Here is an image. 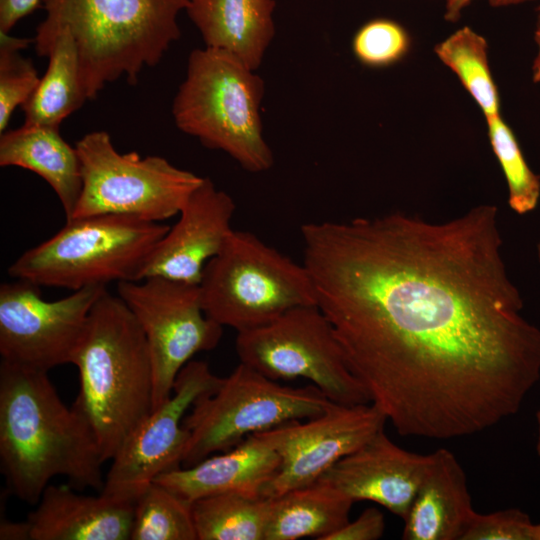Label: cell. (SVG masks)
<instances>
[{"label":"cell","mask_w":540,"mask_h":540,"mask_svg":"<svg viewBox=\"0 0 540 540\" xmlns=\"http://www.w3.org/2000/svg\"><path fill=\"white\" fill-rule=\"evenodd\" d=\"M199 289L204 313L237 333L265 325L292 308L316 305L304 264L247 231L233 230L206 264Z\"/></svg>","instance_id":"cell-7"},{"label":"cell","mask_w":540,"mask_h":540,"mask_svg":"<svg viewBox=\"0 0 540 540\" xmlns=\"http://www.w3.org/2000/svg\"><path fill=\"white\" fill-rule=\"evenodd\" d=\"M117 293L148 342L155 410L169 399L179 372L193 356L219 344L223 326L204 313L199 284L150 276L118 283Z\"/></svg>","instance_id":"cell-11"},{"label":"cell","mask_w":540,"mask_h":540,"mask_svg":"<svg viewBox=\"0 0 540 540\" xmlns=\"http://www.w3.org/2000/svg\"><path fill=\"white\" fill-rule=\"evenodd\" d=\"M498 208L445 222L392 212L301 226L316 305L399 435L449 440L521 408L540 329L502 255Z\"/></svg>","instance_id":"cell-1"},{"label":"cell","mask_w":540,"mask_h":540,"mask_svg":"<svg viewBox=\"0 0 540 540\" xmlns=\"http://www.w3.org/2000/svg\"><path fill=\"white\" fill-rule=\"evenodd\" d=\"M274 0H189L185 9L206 47L259 67L274 35Z\"/></svg>","instance_id":"cell-20"},{"label":"cell","mask_w":540,"mask_h":540,"mask_svg":"<svg viewBox=\"0 0 540 540\" xmlns=\"http://www.w3.org/2000/svg\"><path fill=\"white\" fill-rule=\"evenodd\" d=\"M534 43L536 47V53L532 62L531 72L532 80L534 83H540V25H536L534 31Z\"/></svg>","instance_id":"cell-35"},{"label":"cell","mask_w":540,"mask_h":540,"mask_svg":"<svg viewBox=\"0 0 540 540\" xmlns=\"http://www.w3.org/2000/svg\"><path fill=\"white\" fill-rule=\"evenodd\" d=\"M434 53L456 75L485 118L501 114L488 43L481 34L471 27H461L440 41Z\"/></svg>","instance_id":"cell-25"},{"label":"cell","mask_w":540,"mask_h":540,"mask_svg":"<svg viewBox=\"0 0 540 540\" xmlns=\"http://www.w3.org/2000/svg\"><path fill=\"white\" fill-rule=\"evenodd\" d=\"M474 0H445L444 18L448 22H456L461 17L462 12L473 2ZM540 0H488L489 4L493 7H509L521 5L529 2Z\"/></svg>","instance_id":"cell-33"},{"label":"cell","mask_w":540,"mask_h":540,"mask_svg":"<svg viewBox=\"0 0 540 540\" xmlns=\"http://www.w3.org/2000/svg\"><path fill=\"white\" fill-rule=\"evenodd\" d=\"M410 45L404 27L389 19L367 22L356 32L352 42L357 59L370 67H385L400 61Z\"/></svg>","instance_id":"cell-29"},{"label":"cell","mask_w":540,"mask_h":540,"mask_svg":"<svg viewBox=\"0 0 540 540\" xmlns=\"http://www.w3.org/2000/svg\"><path fill=\"white\" fill-rule=\"evenodd\" d=\"M40 3L42 0H0V31L9 33L19 20Z\"/></svg>","instance_id":"cell-32"},{"label":"cell","mask_w":540,"mask_h":540,"mask_svg":"<svg viewBox=\"0 0 540 540\" xmlns=\"http://www.w3.org/2000/svg\"><path fill=\"white\" fill-rule=\"evenodd\" d=\"M536 252H537V259L540 266V242L536 246Z\"/></svg>","instance_id":"cell-39"},{"label":"cell","mask_w":540,"mask_h":540,"mask_svg":"<svg viewBox=\"0 0 540 540\" xmlns=\"http://www.w3.org/2000/svg\"><path fill=\"white\" fill-rule=\"evenodd\" d=\"M384 531V514L375 507H369L357 519L348 521L325 540H377Z\"/></svg>","instance_id":"cell-31"},{"label":"cell","mask_w":540,"mask_h":540,"mask_svg":"<svg viewBox=\"0 0 540 540\" xmlns=\"http://www.w3.org/2000/svg\"><path fill=\"white\" fill-rule=\"evenodd\" d=\"M270 498L227 492L191 502L197 540H265Z\"/></svg>","instance_id":"cell-24"},{"label":"cell","mask_w":540,"mask_h":540,"mask_svg":"<svg viewBox=\"0 0 540 540\" xmlns=\"http://www.w3.org/2000/svg\"><path fill=\"white\" fill-rule=\"evenodd\" d=\"M130 540H197L191 503L151 482L134 501Z\"/></svg>","instance_id":"cell-26"},{"label":"cell","mask_w":540,"mask_h":540,"mask_svg":"<svg viewBox=\"0 0 540 540\" xmlns=\"http://www.w3.org/2000/svg\"><path fill=\"white\" fill-rule=\"evenodd\" d=\"M332 404L313 384L281 385L240 362L216 390L200 395L185 415L189 439L182 465L193 466L227 451L249 435L319 416Z\"/></svg>","instance_id":"cell-8"},{"label":"cell","mask_w":540,"mask_h":540,"mask_svg":"<svg viewBox=\"0 0 540 540\" xmlns=\"http://www.w3.org/2000/svg\"><path fill=\"white\" fill-rule=\"evenodd\" d=\"M105 463L85 416L59 397L48 372L0 365V467L9 491L36 505L49 481L101 492Z\"/></svg>","instance_id":"cell-2"},{"label":"cell","mask_w":540,"mask_h":540,"mask_svg":"<svg viewBox=\"0 0 540 540\" xmlns=\"http://www.w3.org/2000/svg\"><path fill=\"white\" fill-rule=\"evenodd\" d=\"M72 364L80 389L73 406L90 423L104 461L153 411V367L137 319L108 290L93 305Z\"/></svg>","instance_id":"cell-4"},{"label":"cell","mask_w":540,"mask_h":540,"mask_svg":"<svg viewBox=\"0 0 540 540\" xmlns=\"http://www.w3.org/2000/svg\"><path fill=\"white\" fill-rule=\"evenodd\" d=\"M431 461L432 453L407 451L383 429L336 462L316 482L337 489L353 502H375L404 520Z\"/></svg>","instance_id":"cell-16"},{"label":"cell","mask_w":540,"mask_h":540,"mask_svg":"<svg viewBox=\"0 0 540 540\" xmlns=\"http://www.w3.org/2000/svg\"><path fill=\"white\" fill-rule=\"evenodd\" d=\"M60 128L25 124L0 137V166H16L43 178L56 193L66 220L82 190L79 156L61 136Z\"/></svg>","instance_id":"cell-21"},{"label":"cell","mask_w":540,"mask_h":540,"mask_svg":"<svg viewBox=\"0 0 540 540\" xmlns=\"http://www.w3.org/2000/svg\"><path fill=\"white\" fill-rule=\"evenodd\" d=\"M533 525L529 515L516 508L476 512L462 540H532Z\"/></svg>","instance_id":"cell-30"},{"label":"cell","mask_w":540,"mask_h":540,"mask_svg":"<svg viewBox=\"0 0 540 540\" xmlns=\"http://www.w3.org/2000/svg\"><path fill=\"white\" fill-rule=\"evenodd\" d=\"M253 71L224 50H193L172 114L176 126L204 146L224 151L250 172H263L273 155L259 112L264 85Z\"/></svg>","instance_id":"cell-5"},{"label":"cell","mask_w":540,"mask_h":540,"mask_svg":"<svg viewBox=\"0 0 540 540\" xmlns=\"http://www.w3.org/2000/svg\"><path fill=\"white\" fill-rule=\"evenodd\" d=\"M134 503L49 484L27 516L30 540H128Z\"/></svg>","instance_id":"cell-17"},{"label":"cell","mask_w":540,"mask_h":540,"mask_svg":"<svg viewBox=\"0 0 540 540\" xmlns=\"http://www.w3.org/2000/svg\"><path fill=\"white\" fill-rule=\"evenodd\" d=\"M536 421H537V441H536V452L540 457V405L536 412Z\"/></svg>","instance_id":"cell-36"},{"label":"cell","mask_w":540,"mask_h":540,"mask_svg":"<svg viewBox=\"0 0 540 540\" xmlns=\"http://www.w3.org/2000/svg\"><path fill=\"white\" fill-rule=\"evenodd\" d=\"M532 540H540V523L533 525Z\"/></svg>","instance_id":"cell-37"},{"label":"cell","mask_w":540,"mask_h":540,"mask_svg":"<svg viewBox=\"0 0 540 540\" xmlns=\"http://www.w3.org/2000/svg\"><path fill=\"white\" fill-rule=\"evenodd\" d=\"M280 464L273 447L259 434H252L222 454L165 472L154 481L190 503L227 492L262 497L263 489L275 477Z\"/></svg>","instance_id":"cell-18"},{"label":"cell","mask_w":540,"mask_h":540,"mask_svg":"<svg viewBox=\"0 0 540 540\" xmlns=\"http://www.w3.org/2000/svg\"><path fill=\"white\" fill-rule=\"evenodd\" d=\"M300 421L256 433L273 447L281 460L262 497L274 498L315 483L336 462L383 430L387 419L372 403L333 402L323 414Z\"/></svg>","instance_id":"cell-14"},{"label":"cell","mask_w":540,"mask_h":540,"mask_svg":"<svg viewBox=\"0 0 540 540\" xmlns=\"http://www.w3.org/2000/svg\"><path fill=\"white\" fill-rule=\"evenodd\" d=\"M75 148L82 190L70 219L119 214L162 222L179 214L203 180L160 156L121 154L105 131L85 134Z\"/></svg>","instance_id":"cell-9"},{"label":"cell","mask_w":540,"mask_h":540,"mask_svg":"<svg viewBox=\"0 0 540 540\" xmlns=\"http://www.w3.org/2000/svg\"><path fill=\"white\" fill-rule=\"evenodd\" d=\"M353 503L320 482L289 490L270 498L265 540H325L349 521Z\"/></svg>","instance_id":"cell-22"},{"label":"cell","mask_w":540,"mask_h":540,"mask_svg":"<svg viewBox=\"0 0 540 540\" xmlns=\"http://www.w3.org/2000/svg\"><path fill=\"white\" fill-rule=\"evenodd\" d=\"M475 513L461 464L451 451L438 449L403 520L402 538L462 540Z\"/></svg>","instance_id":"cell-19"},{"label":"cell","mask_w":540,"mask_h":540,"mask_svg":"<svg viewBox=\"0 0 540 540\" xmlns=\"http://www.w3.org/2000/svg\"><path fill=\"white\" fill-rule=\"evenodd\" d=\"M45 56L49 59L46 73L22 106L24 123L60 128L88 100L81 84L78 51L67 28L53 35Z\"/></svg>","instance_id":"cell-23"},{"label":"cell","mask_w":540,"mask_h":540,"mask_svg":"<svg viewBox=\"0 0 540 540\" xmlns=\"http://www.w3.org/2000/svg\"><path fill=\"white\" fill-rule=\"evenodd\" d=\"M1 540H30V527L27 520L12 522L5 520L0 525Z\"/></svg>","instance_id":"cell-34"},{"label":"cell","mask_w":540,"mask_h":540,"mask_svg":"<svg viewBox=\"0 0 540 540\" xmlns=\"http://www.w3.org/2000/svg\"><path fill=\"white\" fill-rule=\"evenodd\" d=\"M233 199L215 187L209 178L192 192L170 227L147 260L141 280L161 276L175 281L199 284L203 270L233 232Z\"/></svg>","instance_id":"cell-15"},{"label":"cell","mask_w":540,"mask_h":540,"mask_svg":"<svg viewBox=\"0 0 540 540\" xmlns=\"http://www.w3.org/2000/svg\"><path fill=\"white\" fill-rule=\"evenodd\" d=\"M45 19L33 39L45 56L53 35L67 28L74 39L88 99L122 76L134 85L158 64L180 35L177 22L189 0H42Z\"/></svg>","instance_id":"cell-3"},{"label":"cell","mask_w":540,"mask_h":540,"mask_svg":"<svg viewBox=\"0 0 540 540\" xmlns=\"http://www.w3.org/2000/svg\"><path fill=\"white\" fill-rule=\"evenodd\" d=\"M33 40L0 31V132L3 133L14 110L29 99L40 77L30 59L20 53Z\"/></svg>","instance_id":"cell-28"},{"label":"cell","mask_w":540,"mask_h":540,"mask_svg":"<svg viewBox=\"0 0 540 540\" xmlns=\"http://www.w3.org/2000/svg\"><path fill=\"white\" fill-rule=\"evenodd\" d=\"M169 228L162 222L130 215L73 218L52 237L20 255L8 273L38 286L72 291L140 281L147 260Z\"/></svg>","instance_id":"cell-6"},{"label":"cell","mask_w":540,"mask_h":540,"mask_svg":"<svg viewBox=\"0 0 540 540\" xmlns=\"http://www.w3.org/2000/svg\"><path fill=\"white\" fill-rule=\"evenodd\" d=\"M235 347L241 363L272 380L304 378L333 402L371 403L317 305L292 308L265 325L238 332Z\"/></svg>","instance_id":"cell-10"},{"label":"cell","mask_w":540,"mask_h":540,"mask_svg":"<svg viewBox=\"0 0 540 540\" xmlns=\"http://www.w3.org/2000/svg\"><path fill=\"white\" fill-rule=\"evenodd\" d=\"M536 21H537V25H540V2L536 8Z\"/></svg>","instance_id":"cell-38"},{"label":"cell","mask_w":540,"mask_h":540,"mask_svg":"<svg viewBox=\"0 0 540 540\" xmlns=\"http://www.w3.org/2000/svg\"><path fill=\"white\" fill-rule=\"evenodd\" d=\"M221 381L206 362L189 361L179 372L169 399L129 434L112 458L100 493L134 503L159 475L181 467L189 439L183 419L193 402L216 390Z\"/></svg>","instance_id":"cell-13"},{"label":"cell","mask_w":540,"mask_h":540,"mask_svg":"<svg viewBox=\"0 0 540 540\" xmlns=\"http://www.w3.org/2000/svg\"><path fill=\"white\" fill-rule=\"evenodd\" d=\"M492 150L508 187V205L519 215L534 211L540 201V176L522 152L520 144L501 114L485 118Z\"/></svg>","instance_id":"cell-27"},{"label":"cell","mask_w":540,"mask_h":540,"mask_svg":"<svg viewBox=\"0 0 540 540\" xmlns=\"http://www.w3.org/2000/svg\"><path fill=\"white\" fill-rule=\"evenodd\" d=\"M106 291L105 286L85 287L47 301L40 286L30 281L1 284V361L42 372L72 364L90 311Z\"/></svg>","instance_id":"cell-12"}]
</instances>
